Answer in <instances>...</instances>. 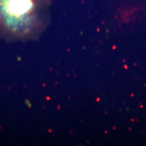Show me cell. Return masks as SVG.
<instances>
[{"label":"cell","instance_id":"cell-1","mask_svg":"<svg viewBox=\"0 0 146 146\" xmlns=\"http://www.w3.org/2000/svg\"><path fill=\"white\" fill-rule=\"evenodd\" d=\"M51 0H0V28L19 40L35 39L48 25Z\"/></svg>","mask_w":146,"mask_h":146},{"label":"cell","instance_id":"cell-2","mask_svg":"<svg viewBox=\"0 0 146 146\" xmlns=\"http://www.w3.org/2000/svg\"><path fill=\"white\" fill-rule=\"evenodd\" d=\"M26 104L29 107L31 108V104L29 101L28 100H27L26 101Z\"/></svg>","mask_w":146,"mask_h":146},{"label":"cell","instance_id":"cell-3","mask_svg":"<svg viewBox=\"0 0 146 146\" xmlns=\"http://www.w3.org/2000/svg\"><path fill=\"white\" fill-rule=\"evenodd\" d=\"M46 99L47 100H50V98L49 97H47L46 98Z\"/></svg>","mask_w":146,"mask_h":146}]
</instances>
